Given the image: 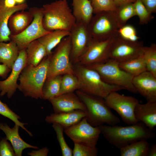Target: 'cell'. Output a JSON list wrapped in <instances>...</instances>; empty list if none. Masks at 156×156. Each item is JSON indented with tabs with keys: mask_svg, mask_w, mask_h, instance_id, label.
<instances>
[{
	"mask_svg": "<svg viewBox=\"0 0 156 156\" xmlns=\"http://www.w3.org/2000/svg\"><path fill=\"white\" fill-rule=\"evenodd\" d=\"M55 113L81 110L86 112V108L77 95L73 92L63 94L48 100Z\"/></svg>",
	"mask_w": 156,
	"mask_h": 156,
	"instance_id": "2e32d148",
	"label": "cell"
},
{
	"mask_svg": "<svg viewBox=\"0 0 156 156\" xmlns=\"http://www.w3.org/2000/svg\"><path fill=\"white\" fill-rule=\"evenodd\" d=\"M116 36L102 41L92 39L87 49L80 58L77 63L88 66L106 62L109 59L110 50Z\"/></svg>",
	"mask_w": 156,
	"mask_h": 156,
	"instance_id": "4fadbf2b",
	"label": "cell"
},
{
	"mask_svg": "<svg viewBox=\"0 0 156 156\" xmlns=\"http://www.w3.org/2000/svg\"><path fill=\"white\" fill-rule=\"evenodd\" d=\"M25 51L27 64L34 66H37L44 58L47 56L45 48L38 40L30 43Z\"/></svg>",
	"mask_w": 156,
	"mask_h": 156,
	"instance_id": "484cf974",
	"label": "cell"
},
{
	"mask_svg": "<svg viewBox=\"0 0 156 156\" xmlns=\"http://www.w3.org/2000/svg\"><path fill=\"white\" fill-rule=\"evenodd\" d=\"M0 114L6 117L13 121L15 124L18 125L23 130L25 131L31 137L33 135L31 132L27 130L24 125L28 124L21 122L19 120L20 117L12 110L5 103H3L0 100Z\"/></svg>",
	"mask_w": 156,
	"mask_h": 156,
	"instance_id": "d6a6232c",
	"label": "cell"
},
{
	"mask_svg": "<svg viewBox=\"0 0 156 156\" xmlns=\"http://www.w3.org/2000/svg\"><path fill=\"white\" fill-rule=\"evenodd\" d=\"M20 50L16 43L11 40L9 43L0 42V63L12 69Z\"/></svg>",
	"mask_w": 156,
	"mask_h": 156,
	"instance_id": "d4e9b609",
	"label": "cell"
},
{
	"mask_svg": "<svg viewBox=\"0 0 156 156\" xmlns=\"http://www.w3.org/2000/svg\"><path fill=\"white\" fill-rule=\"evenodd\" d=\"M28 7L26 2L9 8L4 5L3 0H0V42L10 41L11 33L8 23L10 16L15 12L25 10Z\"/></svg>",
	"mask_w": 156,
	"mask_h": 156,
	"instance_id": "d6986e66",
	"label": "cell"
},
{
	"mask_svg": "<svg viewBox=\"0 0 156 156\" xmlns=\"http://www.w3.org/2000/svg\"><path fill=\"white\" fill-rule=\"evenodd\" d=\"M70 32V60L75 64L86 51L93 38L88 25L81 22H76Z\"/></svg>",
	"mask_w": 156,
	"mask_h": 156,
	"instance_id": "7c38bea8",
	"label": "cell"
},
{
	"mask_svg": "<svg viewBox=\"0 0 156 156\" xmlns=\"http://www.w3.org/2000/svg\"><path fill=\"white\" fill-rule=\"evenodd\" d=\"M86 116V112L81 110H75L70 112L51 114L46 117L45 120L49 123H58L65 129L77 124Z\"/></svg>",
	"mask_w": 156,
	"mask_h": 156,
	"instance_id": "ffe728a7",
	"label": "cell"
},
{
	"mask_svg": "<svg viewBox=\"0 0 156 156\" xmlns=\"http://www.w3.org/2000/svg\"><path fill=\"white\" fill-rule=\"evenodd\" d=\"M52 124V127L55 132L57 138L61 148L62 156H73V150L67 144L64 136V128L58 123Z\"/></svg>",
	"mask_w": 156,
	"mask_h": 156,
	"instance_id": "836d02e7",
	"label": "cell"
},
{
	"mask_svg": "<svg viewBox=\"0 0 156 156\" xmlns=\"http://www.w3.org/2000/svg\"><path fill=\"white\" fill-rule=\"evenodd\" d=\"M104 99L107 105L117 112L125 123L131 125L138 122L134 114L135 108L139 103L136 98L114 91Z\"/></svg>",
	"mask_w": 156,
	"mask_h": 156,
	"instance_id": "30bf717a",
	"label": "cell"
},
{
	"mask_svg": "<svg viewBox=\"0 0 156 156\" xmlns=\"http://www.w3.org/2000/svg\"><path fill=\"white\" fill-rule=\"evenodd\" d=\"M70 31L64 29H57L50 31L37 39L45 48L47 56L52 53V50L65 37L70 35Z\"/></svg>",
	"mask_w": 156,
	"mask_h": 156,
	"instance_id": "cb8c5ba5",
	"label": "cell"
},
{
	"mask_svg": "<svg viewBox=\"0 0 156 156\" xmlns=\"http://www.w3.org/2000/svg\"><path fill=\"white\" fill-rule=\"evenodd\" d=\"M102 133L111 144L120 149L134 142L154 138L155 134L143 123L127 126L103 125L99 126Z\"/></svg>",
	"mask_w": 156,
	"mask_h": 156,
	"instance_id": "6da1fadb",
	"label": "cell"
},
{
	"mask_svg": "<svg viewBox=\"0 0 156 156\" xmlns=\"http://www.w3.org/2000/svg\"><path fill=\"white\" fill-rule=\"evenodd\" d=\"M33 17L28 11H17L10 17L8 23L11 35L15 36L23 31L32 22Z\"/></svg>",
	"mask_w": 156,
	"mask_h": 156,
	"instance_id": "7402d4cb",
	"label": "cell"
},
{
	"mask_svg": "<svg viewBox=\"0 0 156 156\" xmlns=\"http://www.w3.org/2000/svg\"><path fill=\"white\" fill-rule=\"evenodd\" d=\"M133 84L138 93L148 102H156V77L146 70L133 77Z\"/></svg>",
	"mask_w": 156,
	"mask_h": 156,
	"instance_id": "e0dca14e",
	"label": "cell"
},
{
	"mask_svg": "<svg viewBox=\"0 0 156 156\" xmlns=\"http://www.w3.org/2000/svg\"><path fill=\"white\" fill-rule=\"evenodd\" d=\"M76 93L85 105L86 117L92 126L99 127L105 124L114 126L120 122V119L113 114L103 99L79 90Z\"/></svg>",
	"mask_w": 156,
	"mask_h": 156,
	"instance_id": "5b68a950",
	"label": "cell"
},
{
	"mask_svg": "<svg viewBox=\"0 0 156 156\" xmlns=\"http://www.w3.org/2000/svg\"><path fill=\"white\" fill-rule=\"evenodd\" d=\"M136 0H114L116 6L118 7L123 4L129 3H134Z\"/></svg>",
	"mask_w": 156,
	"mask_h": 156,
	"instance_id": "7bdbcfd3",
	"label": "cell"
},
{
	"mask_svg": "<svg viewBox=\"0 0 156 156\" xmlns=\"http://www.w3.org/2000/svg\"><path fill=\"white\" fill-rule=\"evenodd\" d=\"M117 35L122 39L131 42H137L140 38L135 27L129 24L121 27L118 31Z\"/></svg>",
	"mask_w": 156,
	"mask_h": 156,
	"instance_id": "d590c367",
	"label": "cell"
},
{
	"mask_svg": "<svg viewBox=\"0 0 156 156\" xmlns=\"http://www.w3.org/2000/svg\"><path fill=\"white\" fill-rule=\"evenodd\" d=\"M114 12L116 18L122 26L125 25L129 19L136 15L133 3L122 5L117 7Z\"/></svg>",
	"mask_w": 156,
	"mask_h": 156,
	"instance_id": "1f68e13d",
	"label": "cell"
},
{
	"mask_svg": "<svg viewBox=\"0 0 156 156\" xmlns=\"http://www.w3.org/2000/svg\"><path fill=\"white\" fill-rule=\"evenodd\" d=\"M93 13L105 11L115 12L117 8L114 0H91Z\"/></svg>",
	"mask_w": 156,
	"mask_h": 156,
	"instance_id": "8d00e7d4",
	"label": "cell"
},
{
	"mask_svg": "<svg viewBox=\"0 0 156 156\" xmlns=\"http://www.w3.org/2000/svg\"><path fill=\"white\" fill-rule=\"evenodd\" d=\"M51 55L44 57L37 66L27 64L22 71L18 89L25 96L42 99V89L47 79Z\"/></svg>",
	"mask_w": 156,
	"mask_h": 156,
	"instance_id": "7a4b0ae2",
	"label": "cell"
},
{
	"mask_svg": "<svg viewBox=\"0 0 156 156\" xmlns=\"http://www.w3.org/2000/svg\"><path fill=\"white\" fill-rule=\"evenodd\" d=\"M147 9L151 14L156 12V0H140Z\"/></svg>",
	"mask_w": 156,
	"mask_h": 156,
	"instance_id": "ab89813d",
	"label": "cell"
},
{
	"mask_svg": "<svg viewBox=\"0 0 156 156\" xmlns=\"http://www.w3.org/2000/svg\"><path fill=\"white\" fill-rule=\"evenodd\" d=\"M11 70L7 65L0 64V76L3 78H6L8 73Z\"/></svg>",
	"mask_w": 156,
	"mask_h": 156,
	"instance_id": "b9f144b4",
	"label": "cell"
},
{
	"mask_svg": "<svg viewBox=\"0 0 156 156\" xmlns=\"http://www.w3.org/2000/svg\"><path fill=\"white\" fill-rule=\"evenodd\" d=\"M27 64L25 49L21 50L9 76L5 80L0 81V96H3L6 94L9 99L12 97L18 89V84L17 81L20 75Z\"/></svg>",
	"mask_w": 156,
	"mask_h": 156,
	"instance_id": "9a60e30c",
	"label": "cell"
},
{
	"mask_svg": "<svg viewBox=\"0 0 156 156\" xmlns=\"http://www.w3.org/2000/svg\"><path fill=\"white\" fill-rule=\"evenodd\" d=\"M74 66V73L79 81V90L103 99L114 91L125 90L123 87L105 81L95 70L78 63Z\"/></svg>",
	"mask_w": 156,
	"mask_h": 156,
	"instance_id": "3957f363",
	"label": "cell"
},
{
	"mask_svg": "<svg viewBox=\"0 0 156 156\" xmlns=\"http://www.w3.org/2000/svg\"><path fill=\"white\" fill-rule=\"evenodd\" d=\"M147 156H156V144H154L149 147L148 151Z\"/></svg>",
	"mask_w": 156,
	"mask_h": 156,
	"instance_id": "ee69618b",
	"label": "cell"
},
{
	"mask_svg": "<svg viewBox=\"0 0 156 156\" xmlns=\"http://www.w3.org/2000/svg\"><path fill=\"white\" fill-rule=\"evenodd\" d=\"M144 47L142 42L127 41L117 35L110 50L109 59L119 63L126 61L142 55Z\"/></svg>",
	"mask_w": 156,
	"mask_h": 156,
	"instance_id": "5bb4252c",
	"label": "cell"
},
{
	"mask_svg": "<svg viewBox=\"0 0 156 156\" xmlns=\"http://www.w3.org/2000/svg\"><path fill=\"white\" fill-rule=\"evenodd\" d=\"M73 15L76 22L88 25L93 16V11L90 0H73Z\"/></svg>",
	"mask_w": 156,
	"mask_h": 156,
	"instance_id": "603a6c76",
	"label": "cell"
},
{
	"mask_svg": "<svg viewBox=\"0 0 156 156\" xmlns=\"http://www.w3.org/2000/svg\"><path fill=\"white\" fill-rule=\"evenodd\" d=\"M16 156L12 146L6 137L0 140V156Z\"/></svg>",
	"mask_w": 156,
	"mask_h": 156,
	"instance_id": "f35d334b",
	"label": "cell"
},
{
	"mask_svg": "<svg viewBox=\"0 0 156 156\" xmlns=\"http://www.w3.org/2000/svg\"><path fill=\"white\" fill-rule=\"evenodd\" d=\"M87 66L97 72L107 83L121 86L131 92L138 93L132 83L133 77L122 69L116 61L109 59L103 63Z\"/></svg>",
	"mask_w": 156,
	"mask_h": 156,
	"instance_id": "8992f818",
	"label": "cell"
},
{
	"mask_svg": "<svg viewBox=\"0 0 156 156\" xmlns=\"http://www.w3.org/2000/svg\"><path fill=\"white\" fill-rule=\"evenodd\" d=\"M88 26L93 39L99 41L116 36L122 26L115 12L112 11L95 14Z\"/></svg>",
	"mask_w": 156,
	"mask_h": 156,
	"instance_id": "ba28073f",
	"label": "cell"
},
{
	"mask_svg": "<svg viewBox=\"0 0 156 156\" xmlns=\"http://www.w3.org/2000/svg\"><path fill=\"white\" fill-rule=\"evenodd\" d=\"M29 11L33 17L30 24L20 34L15 36L10 35V36L11 40L16 43L20 51L26 49L31 42L51 31L45 29L43 25L42 7H31Z\"/></svg>",
	"mask_w": 156,
	"mask_h": 156,
	"instance_id": "9c48e42d",
	"label": "cell"
},
{
	"mask_svg": "<svg viewBox=\"0 0 156 156\" xmlns=\"http://www.w3.org/2000/svg\"><path fill=\"white\" fill-rule=\"evenodd\" d=\"M150 147L146 140H141L120 149L121 156H147Z\"/></svg>",
	"mask_w": 156,
	"mask_h": 156,
	"instance_id": "4316f807",
	"label": "cell"
},
{
	"mask_svg": "<svg viewBox=\"0 0 156 156\" xmlns=\"http://www.w3.org/2000/svg\"><path fill=\"white\" fill-rule=\"evenodd\" d=\"M16 3L21 4L25 3V0H15Z\"/></svg>",
	"mask_w": 156,
	"mask_h": 156,
	"instance_id": "bcb514c9",
	"label": "cell"
},
{
	"mask_svg": "<svg viewBox=\"0 0 156 156\" xmlns=\"http://www.w3.org/2000/svg\"><path fill=\"white\" fill-rule=\"evenodd\" d=\"M49 152V149L44 147L38 150H33L28 152L27 154L31 156H47Z\"/></svg>",
	"mask_w": 156,
	"mask_h": 156,
	"instance_id": "60d3db41",
	"label": "cell"
},
{
	"mask_svg": "<svg viewBox=\"0 0 156 156\" xmlns=\"http://www.w3.org/2000/svg\"><path fill=\"white\" fill-rule=\"evenodd\" d=\"M62 76L59 75L47 79L42 91V99L48 100L58 95Z\"/></svg>",
	"mask_w": 156,
	"mask_h": 156,
	"instance_id": "f1b7e54d",
	"label": "cell"
},
{
	"mask_svg": "<svg viewBox=\"0 0 156 156\" xmlns=\"http://www.w3.org/2000/svg\"><path fill=\"white\" fill-rule=\"evenodd\" d=\"M79 80L75 74H66L63 75L58 95L73 92L75 90H79Z\"/></svg>",
	"mask_w": 156,
	"mask_h": 156,
	"instance_id": "f546056e",
	"label": "cell"
},
{
	"mask_svg": "<svg viewBox=\"0 0 156 156\" xmlns=\"http://www.w3.org/2000/svg\"><path fill=\"white\" fill-rule=\"evenodd\" d=\"M0 140H1V139H0Z\"/></svg>",
	"mask_w": 156,
	"mask_h": 156,
	"instance_id": "7dc6e473",
	"label": "cell"
},
{
	"mask_svg": "<svg viewBox=\"0 0 156 156\" xmlns=\"http://www.w3.org/2000/svg\"><path fill=\"white\" fill-rule=\"evenodd\" d=\"M3 2L4 5L9 8L14 7L16 4L15 0H3Z\"/></svg>",
	"mask_w": 156,
	"mask_h": 156,
	"instance_id": "f6af8a7d",
	"label": "cell"
},
{
	"mask_svg": "<svg viewBox=\"0 0 156 156\" xmlns=\"http://www.w3.org/2000/svg\"><path fill=\"white\" fill-rule=\"evenodd\" d=\"M71 41L70 36L64 38L51 55L47 79L66 74H75L70 60Z\"/></svg>",
	"mask_w": 156,
	"mask_h": 156,
	"instance_id": "52a82bcc",
	"label": "cell"
},
{
	"mask_svg": "<svg viewBox=\"0 0 156 156\" xmlns=\"http://www.w3.org/2000/svg\"><path fill=\"white\" fill-rule=\"evenodd\" d=\"M98 153V149L96 146L94 147L74 143L73 150V156H96Z\"/></svg>",
	"mask_w": 156,
	"mask_h": 156,
	"instance_id": "74e56055",
	"label": "cell"
},
{
	"mask_svg": "<svg viewBox=\"0 0 156 156\" xmlns=\"http://www.w3.org/2000/svg\"><path fill=\"white\" fill-rule=\"evenodd\" d=\"M64 132L74 143L96 146L101 134L99 127L91 125L85 117L74 125L65 128Z\"/></svg>",
	"mask_w": 156,
	"mask_h": 156,
	"instance_id": "8fae6325",
	"label": "cell"
},
{
	"mask_svg": "<svg viewBox=\"0 0 156 156\" xmlns=\"http://www.w3.org/2000/svg\"><path fill=\"white\" fill-rule=\"evenodd\" d=\"M119 64L122 69L133 77L147 70L143 54L137 57L119 63Z\"/></svg>",
	"mask_w": 156,
	"mask_h": 156,
	"instance_id": "83f0119b",
	"label": "cell"
},
{
	"mask_svg": "<svg viewBox=\"0 0 156 156\" xmlns=\"http://www.w3.org/2000/svg\"><path fill=\"white\" fill-rule=\"evenodd\" d=\"M19 127L15 124L11 128L6 123H0V129L4 133L6 138L10 142L16 156H21L23 151L26 148H39L38 147L31 145L22 139L19 133Z\"/></svg>",
	"mask_w": 156,
	"mask_h": 156,
	"instance_id": "ac0fdd59",
	"label": "cell"
},
{
	"mask_svg": "<svg viewBox=\"0 0 156 156\" xmlns=\"http://www.w3.org/2000/svg\"><path fill=\"white\" fill-rule=\"evenodd\" d=\"M42 24L46 30L70 31L76 23L72 11L67 0H56L44 5Z\"/></svg>",
	"mask_w": 156,
	"mask_h": 156,
	"instance_id": "277c9868",
	"label": "cell"
},
{
	"mask_svg": "<svg viewBox=\"0 0 156 156\" xmlns=\"http://www.w3.org/2000/svg\"><path fill=\"white\" fill-rule=\"evenodd\" d=\"M147 71L156 77V44L144 47L143 53Z\"/></svg>",
	"mask_w": 156,
	"mask_h": 156,
	"instance_id": "4dcf8cb0",
	"label": "cell"
},
{
	"mask_svg": "<svg viewBox=\"0 0 156 156\" xmlns=\"http://www.w3.org/2000/svg\"><path fill=\"white\" fill-rule=\"evenodd\" d=\"M135 118L138 122L143 123L151 130L156 126V102L138 103L134 110Z\"/></svg>",
	"mask_w": 156,
	"mask_h": 156,
	"instance_id": "44dd1931",
	"label": "cell"
},
{
	"mask_svg": "<svg viewBox=\"0 0 156 156\" xmlns=\"http://www.w3.org/2000/svg\"><path fill=\"white\" fill-rule=\"evenodd\" d=\"M133 5L136 15L139 18L140 25L147 24L153 18L152 14L148 11L140 0H136Z\"/></svg>",
	"mask_w": 156,
	"mask_h": 156,
	"instance_id": "e575fe53",
	"label": "cell"
}]
</instances>
